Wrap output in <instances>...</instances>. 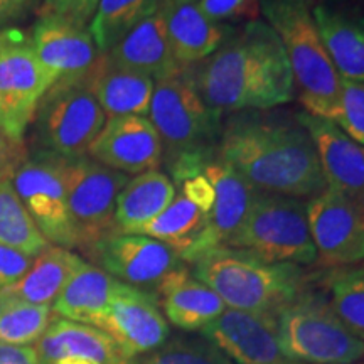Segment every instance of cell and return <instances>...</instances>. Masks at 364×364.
I'll return each mask as SVG.
<instances>
[{"label":"cell","mask_w":364,"mask_h":364,"mask_svg":"<svg viewBox=\"0 0 364 364\" xmlns=\"http://www.w3.org/2000/svg\"><path fill=\"white\" fill-rule=\"evenodd\" d=\"M226 247L245 250L270 263H317L307 203L290 196L257 191L247 216Z\"/></svg>","instance_id":"cell-7"},{"label":"cell","mask_w":364,"mask_h":364,"mask_svg":"<svg viewBox=\"0 0 364 364\" xmlns=\"http://www.w3.org/2000/svg\"><path fill=\"white\" fill-rule=\"evenodd\" d=\"M157 11L162 14L172 56L181 70L204 61L228 39L226 27L208 19L198 2L162 0Z\"/></svg>","instance_id":"cell-21"},{"label":"cell","mask_w":364,"mask_h":364,"mask_svg":"<svg viewBox=\"0 0 364 364\" xmlns=\"http://www.w3.org/2000/svg\"><path fill=\"white\" fill-rule=\"evenodd\" d=\"M157 11V0H100L88 29L100 54H107L145 17Z\"/></svg>","instance_id":"cell-30"},{"label":"cell","mask_w":364,"mask_h":364,"mask_svg":"<svg viewBox=\"0 0 364 364\" xmlns=\"http://www.w3.org/2000/svg\"><path fill=\"white\" fill-rule=\"evenodd\" d=\"M253 0H199L198 6L208 19L220 22L241 16L248 11Z\"/></svg>","instance_id":"cell-38"},{"label":"cell","mask_w":364,"mask_h":364,"mask_svg":"<svg viewBox=\"0 0 364 364\" xmlns=\"http://www.w3.org/2000/svg\"><path fill=\"white\" fill-rule=\"evenodd\" d=\"M12 184L44 238L58 247L76 248L68 211L63 157L46 150L17 171Z\"/></svg>","instance_id":"cell-11"},{"label":"cell","mask_w":364,"mask_h":364,"mask_svg":"<svg viewBox=\"0 0 364 364\" xmlns=\"http://www.w3.org/2000/svg\"><path fill=\"white\" fill-rule=\"evenodd\" d=\"M107 56L115 65L142 73L154 81L181 71L172 56L166 24L159 11L136 24Z\"/></svg>","instance_id":"cell-25"},{"label":"cell","mask_w":364,"mask_h":364,"mask_svg":"<svg viewBox=\"0 0 364 364\" xmlns=\"http://www.w3.org/2000/svg\"><path fill=\"white\" fill-rule=\"evenodd\" d=\"M344 134L364 145V83L343 80L339 113L334 122Z\"/></svg>","instance_id":"cell-35"},{"label":"cell","mask_w":364,"mask_h":364,"mask_svg":"<svg viewBox=\"0 0 364 364\" xmlns=\"http://www.w3.org/2000/svg\"><path fill=\"white\" fill-rule=\"evenodd\" d=\"M54 80L19 31L0 34V130L22 139Z\"/></svg>","instance_id":"cell-10"},{"label":"cell","mask_w":364,"mask_h":364,"mask_svg":"<svg viewBox=\"0 0 364 364\" xmlns=\"http://www.w3.org/2000/svg\"><path fill=\"white\" fill-rule=\"evenodd\" d=\"M63 174L76 248L86 252L107 236L118 233L117 198L130 177L88 156L63 157Z\"/></svg>","instance_id":"cell-8"},{"label":"cell","mask_w":364,"mask_h":364,"mask_svg":"<svg viewBox=\"0 0 364 364\" xmlns=\"http://www.w3.org/2000/svg\"><path fill=\"white\" fill-rule=\"evenodd\" d=\"M262 11L284 46L300 103L311 115L336 122L343 78L322 43L311 9L304 0H262Z\"/></svg>","instance_id":"cell-5"},{"label":"cell","mask_w":364,"mask_h":364,"mask_svg":"<svg viewBox=\"0 0 364 364\" xmlns=\"http://www.w3.org/2000/svg\"><path fill=\"white\" fill-rule=\"evenodd\" d=\"M33 262V255L0 245V294L16 285L26 275Z\"/></svg>","instance_id":"cell-37"},{"label":"cell","mask_w":364,"mask_h":364,"mask_svg":"<svg viewBox=\"0 0 364 364\" xmlns=\"http://www.w3.org/2000/svg\"><path fill=\"white\" fill-rule=\"evenodd\" d=\"M54 364H100L95 361H90V359H81V358H65V359H59Z\"/></svg>","instance_id":"cell-41"},{"label":"cell","mask_w":364,"mask_h":364,"mask_svg":"<svg viewBox=\"0 0 364 364\" xmlns=\"http://www.w3.org/2000/svg\"><path fill=\"white\" fill-rule=\"evenodd\" d=\"M307 221L317 265L343 268L364 262V204L326 189L307 201Z\"/></svg>","instance_id":"cell-12"},{"label":"cell","mask_w":364,"mask_h":364,"mask_svg":"<svg viewBox=\"0 0 364 364\" xmlns=\"http://www.w3.org/2000/svg\"><path fill=\"white\" fill-rule=\"evenodd\" d=\"M332 311L364 341V265L338 268L326 277Z\"/></svg>","instance_id":"cell-32"},{"label":"cell","mask_w":364,"mask_h":364,"mask_svg":"<svg viewBox=\"0 0 364 364\" xmlns=\"http://www.w3.org/2000/svg\"><path fill=\"white\" fill-rule=\"evenodd\" d=\"M186 71L206 107L220 118L225 113L272 110L295 97L284 46L263 21H250L216 53Z\"/></svg>","instance_id":"cell-2"},{"label":"cell","mask_w":364,"mask_h":364,"mask_svg":"<svg viewBox=\"0 0 364 364\" xmlns=\"http://www.w3.org/2000/svg\"><path fill=\"white\" fill-rule=\"evenodd\" d=\"M100 0H44L43 16H53L73 24L88 27Z\"/></svg>","instance_id":"cell-36"},{"label":"cell","mask_w":364,"mask_h":364,"mask_svg":"<svg viewBox=\"0 0 364 364\" xmlns=\"http://www.w3.org/2000/svg\"><path fill=\"white\" fill-rule=\"evenodd\" d=\"M174 184H179V193L176 189L172 203L136 235L162 241L174 248L181 257V253L198 238L206 225L208 213L215 203V189L203 171L184 177Z\"/></svg>","instance_id":"cell-20"},{"label":"cell","mask_w":364,"mask_h":364,"mask_svg":"<svg viewBox=\"0 0 364 364\" xmlns=\"http://www.w3.org/2000/svg\"><path fill=\"white\" fill-rule=\"evenodd\" d=\"M174 196V181L161 169L132 177L117 198L115 223L118 233H139L169 206Z\"/></svg>","instance_id":"cell-27"},{"label":"cell","mask_w":364,"mask_h":364,"mask_svg":"<svg viewBox=\"0 0 364 364\" xmlns=\"http://www.w3.org/2000/svg\"><path fill=\"white\" fill-rule=\"evenodd\" d=\"M154 295L169 322L182 331H203L226 311L220 295L196 279L186 265L166 277Z\"/></svg>","instance_id":"cell-24"},{"label":"cell","mask_w":364,"mask_h":364,"mask_svg":"<svg viewBox=\"0 0 364 364\" xmlns=\"http://www.w3.org/2000/svg\"><path fill=\"white\" fill-rule=\"evenodd\" d=\"M38 135L48 152L88 156L107 117L85 81H58L46 91L38 112Z\"/></svg>","instance_id":"cell-9"},{"label":"cell","mask_w":364,"mask_h":364,"mask_svg":"<svg viewBox=\"0 0 364 364\" xmlns=\"http://www.w3.org/2000/svg\"><path fill=\"white\" fill-rule=\"evenodd\" d=\"M41 361L54 364L65 358H81L100 364H134L107 332L95 326L58 317L36 346Z\"/></svg>","instance_id":"cell-23"},{"label":"cell","mask_w":364,"mask_h":364,"mask_svg":"<svg viewBox=\"0 0 364 364\" xmlns=\"http://www.w3.org/2000/svg\"><path fill=\"white\" fill-rule=\"evenodd\" d=\"M120 285L110 273L85 262L59 294L53 311L68 321L97 327Z\"/></svg>","instance_id":"cell-28"},{"label":"cell","mask_w":364,"mask_h":364,"mask_svg":"<svg viewBox=\"0 0 364 364\" xmlns=\"http://www.w3.org/2000/svg\"><path fill=\"white\" fill-rule=\"evenodd\" d=\"M31 43L54 83L81 81L100 58L88 27L53 16L41 17Z\"/></svg>","instance_id":"cell-19"},{"label":"cell","mask_w":364,"mask_h":364,"mask_svg":"<svg viewBox=\"0 0 364 364\" xmlns=\"http://www.w3.org/2000/svg\"><path fill=\"white\" fill-rule=\"evenodd\" d=\"M297 118L312 136L327 189L364 204V145L326 118L307 112Z\"/></svg>","instance_id":"cell-18"},{"label":"cell","mask_w":364,"mask_h":364,"mask_svg":"<svg viewBox=\"0 0 364 364\" xmlns=\"http://www.w3.org/2000/svg\"><path fill=\"white\" fill-rule=\"evenodd\" d=\"M88 157L122 174L139 176L161 167L162 144L149 117L107 118Z\"/></svg>","instance_id":"cell-17"},{"label":"cell","mask_w":364,"mask_h":364,"mask_svg":"<svg viewBox=\"0 0 364 364\" xmlns=\"http://www.w3.org/2000/svg\"><path fill=\"white\" fill-rule=\"evenodd\" d=\"M149 120L161 139L162 162L174 182L201 172L216 156L220 117L206 107L186 70L156 81Z\"/></svg>","instance_id":"cell-3"},{"label":"cell","mask_w":364,"mask_h":364,"mask_svg":"<svg viewBox=\"0 0 364 364\" xmlns=\"http://www.w3.org/2000/svg\"><path fill=\"white\" fill-rule=\"evenodd\" d=\"M216 156L262 193L302 199L327 189L316 145L297 115L233 113L220 132Z\"/></svg>","instance_id":"cell-1"},{"label":"cell","mask_w":364,"mask_h":364,"mask_svg":"<svg viewBox=\"0 0 364 364\" xmlns=\"http://www.w3.org/2000/svg\"><path fill=\"white\" fill-rule=\"evenodd\" d=\"M354 364H364V363H354Z\"/></svg>","instance_id":"cell-43"},{"label":"cell","mask_w":364,"mask_h":364,"mask_svg":"<svg viewBox=\"0 0 364 364\" xmlns=\"http://www.w3.org/2000/svg\"><path fill=\"white\" fill-rule=\"evenodd\" d=\"M97 327L107 332L130 359L154 353L171 334L156 295L124 282Z\"/></svg>","instance_id":"cell-14"},{"label":"cell","mask_w":364,"mask_h":364,"mask_svg":"<svg viewBox=\"0 0 364 364\" xmlns=\"http://www.w3.org/2000/svg\"><path fill=\"white\" fill-rule=\"evenodd\" d=\"M191 265L196 279L238 311L279 314L307 289L299 265L265 262L240 248H215Z\"/></svg>","instance_id":"cell-4"},{"label":"cell","mask_w":364,"mask_h":364,"mask_svg":"<svg viewBox=\"0 0 364 364\" xmlns=\"http://www.w3.org/2000/svg\"><path fill=\"white\" fill-rule=\"evenodd\" d=\"M162 2V0H157V4ZM181 2H199V0H181Z\"/></svg>","instance_id":"cell-42"},{"label":"cell","mask_w":364,"mask_h":364,"mask_svg":"<svg viewBox=\"0 0 364 364\" xmlns=\"http://www.w3.org/2000/svg\"><path fill=\"white\" fill-rule=\"evenodd\" d=\"M107 118L149 117L156 81L142 73L115 65L107 54L83 78Z\"/></svg>","instance_id":"cell-22"},{"label":"cell","mask_w":364,"mask_h":364,"mask_svg":"<svg viewBox=\"0 0 364 364\" xmlns=\"http://www.w3.org/2000/svg\"><path fill=\"white\" fill-rule=\"evenodd\" d=\"M51 306H36L17 299L0 300V343L27 346L36 343L53 322Z\"/></svg>","instance_id":"cell-33"},{"label":"cell","mask_w":364,"mask_h":364,"mask_svg":"<svg viewBox=\"0 0 364 364\" xmlns=\"http://www.w3.org/2000/svg\"><path fill=\"white\" fill-rule=\"evenodd\" d=\"M83 263L85 260H81L71 250L49 245L36 255L26 275L16 285L0 294V300L17 299L36 306L53 307L59 294Z\"/></svg>","instance_id":"cell-26"},{"label":"cell","mask_w":364,"mask_h":364,"mask_svg":"<svg viewBox=\"0 0 364 364\" xmlns=\"http://www.w3.org/2000/svg\"><path fill=\"white\" fill-rule=\"evenodd\" d=\"M203 174L215 189V203L201 233L181 253L184 263H194L204 253L226 247L243 223L257 194V189L248 181L218 156L203 167Z\"/></svg>","instance_id":"cell-15"},{"label":"cell","mask_w":364,"mask_h":364,"mask_svg":"<svg viewBox=\"0 0 364 364\" xmlns=\"http://www.w3.org/2000/svg\"><path fill=\"white\" fill-rule=\"evenodd\" d=\"M0 245L21 250L33 257L49 247V241L36 226L14 189L12 181L6 179H0Z\"/></svg>","instance_id":"cell-31"},{"label":"cell","mask_w":364,"mask_h":364,"mask_svg":"<svg viewBox=\"0 0 364 364\" xmlns=\"http://www.w3.org/2000/svg\"><path fill=\"white\" fill-rule=\"evenodd\" d=\"M85 253L113 279L150 294L156 292L166 277L184 267L174 248L145 235H110Z\"/></svg>","instance_id":"cell-13"},{"label":"cell","mask_w":364,"mask_h":364,"mask_svg":"<svg viewBox=\"0 0 364 364\" xmlns=\"http://www.w3.org/2000/svg\"><path fill=\"white\" fill-rule=\"evenodd\" d=\"M140 364H235L204 338H176L150 353Z\"/></svg>","instance_id":"cell-34"},{"label":"cell","mask_w":364,"mask_h":364,"mask_svg":"<svg viewBox=\"0 0 364 364\" xmlns=\"http://www.w3.org/2000/svg\"><path fill=\"white\" fill-rule=\"evenodd\" d=\"M312 16L341 78L364 83V19H353L326 6H317Z\"/></svg>","instance_id":"cell-29"},{"label":"cell","mask_w":364,"mask_h":364,"mask_svg":"<svg viewBox=\"0 0 364 364\" xmlns=\"http://www.w3.org/2000/svg\"><path fill=\"white\" fill-rule=\"evenodd\" d=\"M34 0H0V29L21 16Z\"/></svg>","instance_id":"cell-40"},{"label":"cell","mask_w":364,"mask_h":364,"mask_svg":"<svg viewBox=\"0 0 364 364\" xmlns=\"http://www.w3.org/2000/svg\"><path fill=\"white\" fill-rule=\"evenodd\" d=\"M279 343L290 363L354 364L364 359V341L332 311L324 295L304 289L277 314Z\"/></svg>","instance_id":"cell-6"},{"label":"cell","mask_w":364,"mask_h":364,"mask_svg":"<svg viewBox=\"0 0 364 364\" xmlns=\"http://www.w3.org/2000/svg\"><path fill=\"white\" fill-rule=\"evenodd\" d=\"M0 364H44L38 351L31 346L0 343Z\"/></svg>","instance_id":"cell-39"},{"label":"cell","mask_w":364,"mask_h":364,"mask_svg":"<svg viewBox=\"0 0 364 364\" xmlns=\"http://www.w3.org/2000/svg\"><path fill=\"white\" fill-rule=\"evenodd\" d=\"M201 336L235 364H292L280 348L277 314L226 307Z\"/></svg>","instance_id":"cell-16"}]
</instances>
